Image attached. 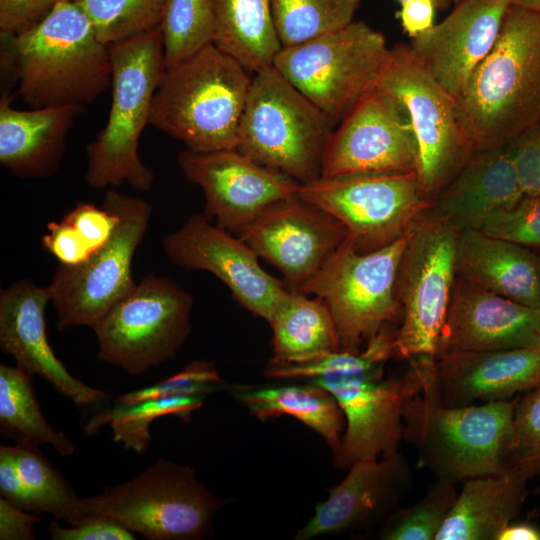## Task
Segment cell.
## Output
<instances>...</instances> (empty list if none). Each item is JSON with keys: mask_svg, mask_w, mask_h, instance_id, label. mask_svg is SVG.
I'll use <instances>...</instances> for the list:
<instances>
[{"mask_svg": "<svg viewBox=\"0 0 540 540\" xmlns=\"http://www.w3.org/2000/svg\"><path fill=\"white\" fill-rule=\"evenodd\" d=\"M454 101L476 151L540 127V13L509 6L493 48Z\"/></svg>", "mask_w": 540, "mask_h": 540, "instance_id": "1", "label": "cell"}, {"mask_svg": "<svg viewBox=\"0 0 540 540\" xmlns=\"http://www.w3.org/2000/svg\"><path fill=\"white\" fill-rule=\"evenodd\" d=\"M11 39L18 93L32 108L81 107L99 97L112 81L109 46L72 0Z\"/></svg>", "mask_w": 540, "mask_h": 540, "instance_id": "2", "label": "cell"}, {"mask_svg": "<svg viewBox=\"0 0 540 540\" xmlns=\"http://www.w3.org/2000/svg\"><path fill=\"white\" fill-rule=\"evenodd\" d=\"M252 76L210 43L165 67L152 98L149 125L193 152L236 149Z\"/></svg>", "mask_w": 540, "mask_h": 540, "instance_id": "3", "label": "cell"}, {"mask_svg": "<svg viewBox=\"0 0 540 540\" xmlns=\"http://www.w3.org/2000/svg\"><path fill=\"white\" fill-rule=\"evenodd\" d=\"M109 51L112 103L106 125L86 148L85 181L94 189L127 183L147 191L154 174L141 161L138 147L166 67L161 29L112 44Z\"/></svg>", "mask_w": 540, "mask_h": 540, "instance_id": "4", "label": "cell"}, {"mask_svg": "<svg viewBox=\"0 0 540 540\" xmlns=\"http://www.w3.org/2000/svg\"><path fill=\"white\" fill-rule=\"evenodd\" d=\"M458 231L432 206L412 224L396 274L402 322L395 358L409 362L422 382L434 373L441 333L456 282Z\"/></svg>", "mask_w": 540, "mask_h": 540, "instance_id": "5", "label": "cell"}, {"mask_svg": "<svg viewBox=\"0 0 540 540\" xmlns=\"http://www.w3.org/2000/svg\"><path fill=\"white\" fill-rule=\"evenodd\" d=\"M518 397L445 407L420 394L403 405V439L418 453V464L437 478L454 482L509 468Z\"/></svg>", "mask_w": 540, "mask_h": 540, "instance_id": "6", "label": "cell"}, {"mask_svg": "<svg viewBox=\"0 0 540 540\" xmlns=\"http://www.w3.org/2000/svg\"><path fill=\"white\" fill-rule=\"evenodd\" d=\"M334 126L273 66L254 73L236 149L303 184L321 176Z\"/></svg>", "mask_w": 540, "mask_h": 540, "instance_id": "7", "label": "cell"}, {"mask_svg": "<svg viewBox=\"0 0 540 540\" xmlns=\"http://www.w3.org/2000/svg\"><path fill=\"white\" fill-rule=\"evenodd\" d=\"M221 506L191 467L161 458L128 482L80 498L72 525L98 515L150 540L200 539Z\"/></svg>", "mask_w": 540, "mask_h": 540, "instance_id": "8", "label": "cell"}, {"mask_svg": "<svg viewBox=\"0 0 540 540\" xmlns=\"http://www.w3.org/2000/svg\"><path fill=\"white\" fill-rule=\"evenodd\" d=\"M408 231L369 252H359L347 234L318 273L297 289L314 294L327 306L340 350L359 352L401 311L395 282Z\"/></svg>", "mask_w": 540, "mask_h": 540, "instance_id": "9", "label": "cell"}, {"mask_svg": "<svg viewBox=\"0 0 540 540\" xmlns=\"http://www.w3.org/2000/svg\"><path fill=\"white\" fill-rule=\"evenodd\" d=\"M389 51L381 32L353 21L311 41L282 48L273 67L335 127L377 87Z\"/></svg>", "mask_w": 540, "mask_h": 540, "instance_id": "10", "label": "cell"}, {"mask_svg": "<svg viewBox=\"0 0 540 540\" xmlns=\"http://www.w3.org/2000/svg\"><path fill=\"white\" fill-rule=\"evenodd\" d=\"M377 86L408 115L417 145L420 192L432 201L476 151L459 122L454 98L403 43L390 49Z\"/></svg>", "mask_w": 540, "mask_h": 540, "instance_id": "11", "label": "cell"}, {"mask_svg": "<svg viewBox=\"0 0 540 540\" xmlns=\"http://www.w3.org/2000/svg\"><path fill=\"white\" fill-rule=\"evenodd\" d=\"M104 204L118 220L106 244L78 265L58 264L48 290L59 331L86 326L94 329L134 287L132 262L147 231L151 205L110 188Z\"/></svg>", "mask_w": 540, "mask_h": 540, "instance_id": "12", "label": "cell"}, {"mask_svg": "<svg viewBox=\"0 0 540 540\" xmlns=\"http://www.w3.org/2000/svg\"><path fill=\"white\" fill-rule=\"evenodd\" d=\"M192 305L173 280L146 275L93 329L98 359L131 375L172 359L190 333Z\"/></svg>", "mask_w": 540, "mask_h": 540, "instance_id": "13", "label": "cell"}, {"mask_svg": "<svg viewBox=\"0 0 540 540\" xmlns=\"http://www.w3.org/2000/svg\"><path fill=\"white\" fill-rule=\"evenodd\" d=\"M298 196L340 222L359 252L394 242L432 206L420 192L416 172L320 176L300 184Z\"/></svg>", "mask_w": 540, "mask_h": 540, "instance_id": "14", "label": "cell"}, {"mask_svg": "<svg viewBox=\"0 0 540 540\" xmlns=\"http://www.w3.org/2000/svg\"><path fill=\"white\" fill-rule=\"evenodd\" d=\"M386 364L333 377L310 379L336 399L345 417L341 445L334 465L349 469L360 461L375 460L398 452L403 439V405L406 398L420 394L408 373L385 378Z\"/></svg>", "mask_w": 540, "mask_h": 540, "instance_id": "15", "label": "cell"}, {"mask_svg": "<svg viewBox=\"0 0 540 540\" xmlns=\"http://www.w3.org/2000/svg\"><path fill=\"white\" fill-rule=\"evenodd\" d=\"M418 153L405 109L378 86L333 128L322 159V177L368 172H416Z\"/></svg>", "mask_w": 540, "mask_h": 540, "instance_id": "16", "label": "cell"}, {"mask_svg": "<svg viewBox=\"0 0 540 540\" xmlns=\"http://www.w3.org/2000/svg\"><path fill=\"white\" fill-rule=\"evenodd\" d=\"M163 249L174 265L215 275L243 307L268 323L289 295L285 284L261 267L258 255L239 236L204 214H192L166 235Z\"/></svg>", "mask_w": 540, "mask_h": 540, "instance_id": "17", "label": "cell"}, {"mask_svg": "<svg viewBox=\"0 0 540 540\" xmlns=\"http://www.w3.org/2000/svg\"><path fill=\"white\" fill-rule=\"evenodd\" d=\"M187 180L205 197L204 215L239 235L266 207L297 196L299 182L254 161L237 149L193 152L177 158Z\"/></svg>", "mask_w": 540, "mask_h": 540, "instance_id": "18", "label": "cell"}, {"mask_svg": "<svg viewBox=\"0 0 540 540\" xmlns=\"http://www.w3.org/2000/svg\"><path fill=\"white\" fill-rule=\"evenodd\" d=\"M238 236L297 290L318 273L347 231L297 195L266 207Z\"/></svg>", "mask_w": 540, "mask_h": 540, "instance_id": "19", "label": "cell"}, {"mask_svg": "<svg viewBox=\"0 0 540 540\" xmlns=\"http://www.w3.org/2000/svg\"><path fill=\"white\" fill-rule=\"evenodd\" d=\"M540 384V346L509 350H455L437 357L421 396L445 407L510 400Z\"/></svg>", "mask_w": 540, "mask_h": 540, "instance_id": "20", "label": "cell"}, {"mask_svg": "<svg viewBox=\"0 0 540 540\" xmlns=\"http://www.w3.org/2000/svg\"><path fill=\"white\" fill-rule=\"evenodd\" d=\"M48 287L23 279L0 291V347L16 366L38 375L75 405H94L112 398L73 376L55 355L47 337Z\"/></svg>", "mask_w": 540, "mask_h": 540, "instance_id": "21", "label": "cell"}, {"mask_svg": "<svg viewBox=\"0 0 540 540\" xmlns=\"http://www.w3.org/2000/svg\"><path fill=\"white\" fill-rule=\"evenodd\" d=\"M510 0H462L439 24L412 38L410 48L454 99L493 48Z\"/></svg>", "mask_w": 540, "mask_h": 540, "instance_id": "22", "label": "cell"}, {"mask_svg": "<svg viewBox=\"0 0 540 540\" xmlns=\"http://www.w3.org/2000/svg\"><path fill=\"white\" fill-rule=\"evenodd\" d=\"M537 346H540V307L518 303L456 278L438 356L455 350Z\"/></svg>", "mask_w": 540, "mask_h": 540, "instance_id": "23", "label": "cell"}, {"mask_svg": "<svg viewBox=\"0 0 540 540\" xmlns=\"http://www.w3.org/2000/svg\"><path fill=\"white\" fill-rule=\"evenodd\" d=\"M349 469L329 489L327 499L316 505L294 539L340 534L386 518L397 507L411 477L410 466L399 452L357 462Z\"/></svg>", "mask_w": 540, "mask_h": 540, "instance_id": "24", "label": "cell"}, {"mask_svg": "<svg viewBox=\"0 0 540 540\" xmlns=\"http://www.w3.org/2000/svg\"><path fill=\"white\" fill-rule=\"evenodd\" d=\"M524 193L506 146L475 151L432 200L456 231L479 229L493 211L515 205Z\"/></svg>", "mask_w": 540, "mask_h": 540, "instance_id": "25", "label": "cell"}, {"mask_svg": "<svg viewBox=\"0 0 540 540\" xmlns=\"http://www.w3.org/2000/svg\"><path fill=\"white\" fill-rule=\"evenodd\" d=\"M456 275L518 303L540 307V254L479 229L458 232Z\"/></svg>", "mask_w": 540, "mask_h": 540, "instance_id": "26", "label": "cell"}, {"mask_svg": "<svg viewBox=\"0 0 540 540\" xmlns=\"http://www.w3.org/2000/svg\"><path fill=\"white\" fill-rule=\"evenodd\" d=\"M79 107L17 110L4 95L0 101V162L14 175L38 178L59 165L66 136Z\"/></svg>", "mask_w": 540, "mask_h": 540, "instance_id": "27", "label": "cell"}, {"mask_svg": "<svg viewBox=\"0 0 540 540\" xmlns=\"http://www.w3.org/2000/svg\"><path fill=\"white\" fill-rule=\"evenodd\" d=\"M529 479L513 468L463 481L435 540H497L519 514Z\"/></svg>", "mask_w": 540, "mask_h": 540, "instance_id": "28", "label": "cell"}, {"mask_svg": "<svg viewBox=\"0 0 540 540\" xmlns=\"http://www.w3.org/2000/svg\"><path fill=\"white\" fill-rule=\"evenodd\" d=\"M235 400L259 420L295 417L317 432L335 454L345 430V417L330 392L315 383L277 386H229Z\"/></svg>", "mask_w": 540, "mask_h": 540, "instance_id": "29", "label": "cell"}, {"mask_svg": "<svg viewBox=\"0 0 540 540\" xmlns=\"http://www.w3.org/2000/svg\"><path fill=\"white\" fill-rule=\"evenodd\" d=\"M269 324L273 331L269 365L305 364L340 350L327 306L298 290H290Z\"/></svg>", "mask_w": 540, "mask_h": 540, "instance_id": "30", "label": "cell"}, {"mask_svg": "<svg viewBox=\"0 0 540 540\" xmlns=\"http://www.w3.org/2000/svg\"><path fill=\"white\" fill-rule=\"evenodd\" d=\"M213 44L251 74L272 67L282 49L271 0H213Z\"/></svg>", "mask_w": 540, "mask_h": 540, "instance_id": "31", "label": "cell"}, {"mask_svg": "<svg viewBox=\"0 0 540 540\" xmlns=\"http://www.w3.org/2000/svg\"><path fill=\"white\" fill-rule=\"evenodd\" d=\"M0 434L17 445H51L62 456H71L76 449L43 415L31 375L3 363L0 364Z\"/></svg>", "mask_w": 540, "mask_h": 540, "instance_id": "32", "label": "cell"}, {"mask_svg": "<svg viewBox=\"0 0 540 540\" xmlns=\"http://www.w3.org/2000/svg\"><path fill=\"white\" fill-rule=\"evenodd\" d=\"M118 216L108 205L80 202L59 221H52L42 236L45 251L59 264L78 265L88 260L110 239Z\"/></svg>", "mask_w": 540, "mask_h": 540, "instance_id": "33", "label": "cell"}, {"mask_svg": "<svg viewBox=\"0 0 540 540\" xmlns=\"http://www.w3.org/2000/svg\"><path fill=\"white\" fill-rule=\"evenodd\" d=\"M205 398L200 395L170 396L133 404L115 403L112 408L92 417L84 432L93 434L100 427L110 425L114 442L121 443L127 450L143 454L150 446V426L154 420L165 416L188 420L203 405Z\"/></svg>", "mask_w": 540, "mask_h": 540, "instance_id": "34", "label": "cell"}, {"mask_svg": "<svg viewBox=\"0 0 540 540\" xmlns=\"http://www.w3.org/2000/svg\"><path fill=\"white\" fill-rule=\"evenodd\" d=\"M282 48L337 31L351 22L360 0H271Z\"/></svg>", "mask_w": 540, "mask_h": 540, "instance_id": "35", "label": "cell"}, {"mask_svg": "<svg viewBox=\"0 0 540 540\" xmlns=\"http://www.w3.org/2000/svg\"><path fill=\"white\" fill-rule=\"evenodd\" d=\"M35 514L47 513L68 525L75 522L80 498L36 446L11 445Z\"/></svg>", "mask_w": 540, "mask_h": 540, "instance_id": "36", "label": "cell"}, {"mask_svg": "<svg viewBox=\"0 0 540 540\" xmlns=\"http://www.w3.org/2000/svg\"><path fill=\"white\" fill-rule=\"evenodd\" d=\"M160 29L166 67L193 55L213 43V0H166Z\"/></svg>", "mask_w": 540, "mask_h": 540, "instance_id": "37", "label": "cell"}, {"mask_svg": "<svg viewBox=\"0 0 540 540\" xmlns=\"http://www.w3.org/2000/svg\"><path fill=\"white\" fill-rule=\"evenodd\" d=\"M457 482L437 478L414 504L396 507L379 532L384 540H435L458 495Z\"/></svg>", "mask_w": 540, "mask_h": 540, "instance_id": "38", "label": "cell"}, {"mask_svg": "<svg viewBox=\"0 0 540 540\" xmlns=\"http://www.w3.org/2000/svg\"><path fill=\"white\" fill-rule=\"evenodd\" d=\"M107 46L160 27L166 0H75Z\"/></svg>", "mask_w": 540, "mask_h": 540, "instance_id": "39", "label": "cell"}, {"mask_svg": "<svg viewBox=\"0 0 540 540\" xmlns=\"http://www.w3.org/2000/svg\"><path fill=\"white\" fill-rule=\"evenodd\" d=\"M396 331L385 324L359 352L335 351L305 364L268 365L266 376L275 379L322 378L358 372L395 358Z\"/></svg>", "mask_w": 540, "mask_h": 540, "instance_id": "40", "label": "cell"}, {"mask_svg": "<svg viewBox=\"0 0 540 540\" xmlns=\"http://www.w3.org/2000/svg\"><path fill=\"white\" fill-rule=\"evenodd\" d=\"M509 467L528 479L540 476V384L518 397Z\"/></svg>", "mask_w": 540, "mask_h": 540, "instance_id": "41", "label": "cell"}, {"mask_svg": "<svg viewBox=\"0 0 540 540\" xmlns=\"http://www.w3.org/2000/svg\"><path fill=\"white\" fill-rule=\"evenodd\" d=\"M228 387L212 362L198 360L189 363L180 372L165 380L118 396L115 402L133 404L143 400L170 396L200 395L207 397Z\"/></svg>", "mask_w": 540, "mask_h": 540, "instance_id": "42", "label": "cell"}, {"mask_svg": "<svg viewBox=\"0 0 540 540\" xmlns=\"http://www.w3.org/2000/svg\"><path fill=\"white\" fill-rule=\"evenodd\" d=\"M479 230L528 248H540V195H524L512 207L493 211Z\"/></svg>", "mask_w": 540, "mask_h": 540, "instance_id": "43", "label": "cell"}, {"mask_svg": "<svg viewBox=\"0 0 540 540\" xmlns=\"http://www.w3.org/2000/svg\"><path fill=\"white\" fill-rule=\"evenodd\" d=\"M506 148L524 195H540V127L522 134Z\"/></svg>", "mask_w": 540, "mask_h": 540, "instance_id": "44", "label": "cell"}, {"mask_svg": "<svg viewBox=\"0 0 540 540\" xmlns=\"http://www.w3.org/2000/svg\"><path fill=\"white\" fill-rule=\"evenodd\" d=\"M48 532L53 540H133L135 533L120 523L98 515L81 518L75 525L62 527L50 521Z\"/></svg>", "mask_w": 540, "mask_h": 540, "instance_id": "45", "label": "cell"}, {"mask_svg": "<svg viewBox=\"0 0 540 540\" xmlns=\"http://www.w3.org/2000/svg\"><path fill=\"white\" fill-rule=\"evenodd\" d=\"M60 0H0V30L21 33L46 17Z\"/></svg>", "mask_w": 540, "mask_h": 540, "instance_id": "46", "label": "cell"}, {"mask_svg": "<svg viewBox=\"0 0 540 540\" xmlns=\"http://www.w3.org/2000/svg\"><path fill=\"white\" fill-rule=\"evenodd\" d=\"M1 497L23 510L33 512V505L15 463L10 445L0 446Z\"/></svg>", "mask_w": 540, "mask_h": 540, "instance_id": "47", "label": "cell"}, {"mask_svg": "<svg viewBox=\"0 0 540 540\" xmlns=\"http://www.w3.org/2000/svg\"><path fill=\"white\" fill-rule=\"evenodd\" d=\"M41 521L39 514L23 510L0 497L1 540L34 539L35 527Z\"/></svg>", "mask_w": 540, "mask_h": 540, "instance_id": "48", "label": "cell"}, {"mask_svg": "<svg viewBox=\"0 0 540 540\" xmlns=\"http://www.w3.org/2000/svg\"><path fill=\"white\" fill-rule=\"evenodd\" d=\"M397 12L404 31L415 38L434 26L435 0H407Z\"/></svg>", "mask_w": 540, "mask_h": 540, "instance_id": "49", "label": "cell"}, {"mask_svg": "<svg viewBox=\"0 0 540 540\" xmlns=\"http://www.w3.org/2000/svg\"><path fill=\"white\" fill-rule=\"evenodd\" d=\"M497 540H540V528L527 522H510Z\"/></svg>", "mask_w": 540, "mask_h": 540, "instance_id": "50", "label": "cell"}, {"mask_svg": "<svg viewBox=\"0 0 540 540\" xmlns=\"http://www.w3.org/2000/svg\"><path fill=\"white\" fill-rule=\"evenodd\" d=\"M511 4L540 13V0H510Z\"/></svg>", "mask_w": 540, "mask_h": 540, "instance_id": "51", "label": "cell"}, {"mask_svg": "<svg viewBox=\"0 0 540 540\" xmlns=\"http://www.w3.org/2000/svg\"><path fill=\"white\" fill-rule=\"evenodd\" d=\"M451 1L453 2V0H435L436 5L439 7H444L448 5Z\"/></svg>", "mask_w": 540, "mask_h": 540, "instance_id": "52", "label": "cell"}, {"mask_svg": "<svg viewBox=\"0 0 540 540\" xmlns=\"http://www.w3.org/2000/svg\"><path fill=\"white\" fill-rule=\"evenodd\" d=\"M535 493H536L537 495L540 496V487L537 488V490L535 491Z\"/></svg>", "mask_w": 540, "mask_h": 540, "instance_id": "53", "label": "cell"}, {"mask_svg": "<svg viewBox=\"0 0 540 540\" xmlns=\"http://www.w3.org/2000/svg\"><path fill=\"white\" fill-rule=\"evenodd\" d=\"M460 1H462V0H453L454 3H458Z\"/></svg>", "mask_w": 540, "mask_h": 540, "instance_id": "54", "label": "cell"}, {"mask_svg": "<svg viewBox=\"0 0 540 540\" xmlns=\"http://www.w3.org/2000/svg\"><path fill=\"white\" fill-rule=\"evenodd\" d=\"M398 1H399L400 3H403V2H405V1H407V0H398Z\"/></svg>", "mask_w": 540, "mask_h": 540, "instance_id": "55", "label": "cell"}, {"mask_svg": "<svg viewBox=\"0 0 540 540\" xmlns=\"http://www.w3.org/2000/svg\"><path fill=\"white\" fill-rule=\"evenodd\" d=\"M72 1H75V0H72Z\"/></svg>", "mask_w": 540, "mask_h": 540, "instance_id": "56", "label": "cell"}]
</instances>
